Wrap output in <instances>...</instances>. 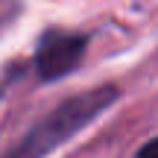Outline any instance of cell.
<instances>
[{"label": "cell", "mask_w": 158, "mask_h": 158, "mask_svg": "<svg viewBox=\"0 0 158 158\" xmlns=\"http://www.w3.org/2000/svg\"><path fill=\"white\" fill-rule=\"evenodd\" d=\"M114 100H117V91L111 85H100L94 91H85V94H76L70 100H64L41 123H35L23 135V141L15 143L6 152V158H47L56 147L70 141L79 129L94 123Z\"/></svg>", "instance_id": "1"}, {"label": "cell", "mask_w": 158, "mask_h": 158, "mask_svg": "<svg viewBox=\"0 0 158 158\" xmlns=\"http://www.w3.org/2000/svg\"><path fill=\"white\" fill-rule=\"evenodd\" d=\"M85 53V38L73 32H47L35 53V68L41 79H59L76 68Z\"/></svg>", "instance_id": "2"}, {"label": "cell", "mask_w": 158, "mask_h": 158, "mask_svg": "<svg viewBox=\"0 0 158 158\" xmlns=\"http://www.w3.org/2000/svg\"><path fill=\"white\" fill-rule=\"evenodd\" d=\"M15 9H18V3H15V0H0V27H3L6 21H12Z\"/></svg>", "instance_id": "3"}, {"label": "cell", "mask_w": 158, "mask_h": 158, "mask_svg": "<svg viewBox=\"0 0 158 158\" xmlns=\"http://www.w3.org/2000/svg\"><path fill=\"white\" fill-rule=\"evenodd\" d=\"M152 149H155V143H152V141H149V143H147V147H143V149H141V158H152Z\"/></svg>", "instance_id": "4"}]
</instances>
